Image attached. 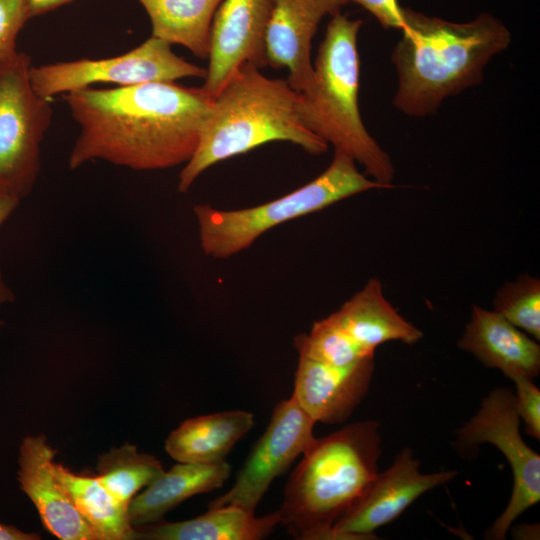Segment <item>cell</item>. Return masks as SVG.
<instances>
[{"mask_svg":"<svg viewBox=\"0 0 540 540\" xmlns=\"http://www.w3.org/2000/svg\"><path fill=\"white\" fill-rule=\"evenodd\" d=\"M457 471L424 474L409 448L375 475L363 495L332 529V539H374V531L394 521L427 491L449 482Z\"/></svg>","mask_w":540,"mask_h":540,"instance_id":"11","label":"cell"},{"mask_svg":"<svg viewBox=\"0 0 540 540\" xmlns=\"http://www.w3.org/2000/svg\"><path fill=\"white\" fill-rule=\"evenodd\" d=\"M360 19L341 12L331 16L313 64L311 87L299 93L297 112L306 129L363 166L376 182L393 187L389 155L369 134L361 118L358 94Z\"/></svg>","mask_w":540,"mask_h":540,"instance_id":"5","label":"cell"},{"mask_svg":"<svg viewBox=\"0 0 540 540\" xmlns=\"http://www.w3.org/2000/svg\"><path fill=\"white\" fill-rule=\"evenodd\" d=\"M349 2L362 6L383 28L402 30L404 27L403 8L398 0H349Z\"/></svg>","mask_w":540,"mask_h":540,"instance_id":"28","label":"cell"},{"mask_svg":"<svg viewBox=\"0 0 540 540\" xmlns=\"http://www.w3.org/2000/svg\"><path fill=\"white\" fill-rule=\"evenodd\" d=\"M315 423L293 396L281 401L231 489L212 500L208 508L235 505L255 513L273 480L287 470L315 440Z\"/></svg>","mask_w":540,"mask_h":540,"instance_id":"10","label":"cell"},{"mask_svg":"<svg viewBox=\"0 0 540 540\" xmlns=\"http://www.w3.org/2000/svg\"><path fill=\"white\" fill-rule=\"evenodd\" d=\"M379 422L367 420L315 438L285 487L280 524L300 540H330L336 522L378 473Z\"/></svg>","mask_w":540,"mask_h":540,"instance_id":"4","label":"cell"},{"mask_svg":"<svg viewBox=\"0 0 540 540\" xmlns=\"http://www.w3.org/2000/svg\"><path fill=\"white\" fill-rule=\"evenodd\" d=\"M458 346L511 380H534L540 373L539 344L494 310L473 306Z\"/></svg>","mask_w":540,"mask_h":540,"instance_id":"16","label":"cell"},{"mask_svg":"<svg viewBox=\"0 0 540 540\" xmlns=\"http://www.w3.org/2000/svg\"><path fill=\"white\" fill-rule=\"evenodd\" d=\"M73 0H28L31 18L53 11Z\"/></svg>","mask_w":540,"mask_h":540,"instance_id":"30","label":"cell"},{"mask_svg":"<svg viewBox=\"0 0 540 540\" xmlns=\"http://www.w3.org/2000/svg\"><path fill=\"white\" fill-rule=\"evenodd\" d=\"M56 450L44 435L26 436L19 448L17 480L50 533L62 540H101L56 480L51 463Z\"/></svg>","mask_w":540,"mask_h":540,"instance_id":"15","label":"cell"},{"mask_svg":"<svg viewBox=\"0 0 540 540\" xmlns=\"http://www.w3.org/2000/svg\"><path fill=\"white\" fill-rule=\"evenodd\" d=\"M30 19L28 0H0V63L18 53V35Z\"/></svg>","mask_w":540,"mask_h":540,"instance_id":"26","label":"cell"},{"mask_svg":"<svg viewBox=\"0 0 540 540\" xmlns=\"http://www.w3.org/2000/svg\"><path fill=\"white\" fill-rule=\"evenodd\" d=\"M152 26V37L181 45L208 59L213 17L222 0H137Z\"/></svg>","mask_w":540,"mask_h":540,"instance_id":"21","label":"cell"},{"mask_svg":"<svg viewBox=\"0 0 540 540\" xmlns=\"http://www.w3.org/2000/svg\"><path fill=\"white\" fill-rule=\"evenodd\" d=\"M403 15L391 57L398 78L393 105L410 117L433 115L447 97L480 84L486 65L511 42L504 23L489 13L465 23L410 8Z\"/></svg>","mask_w":540,"mask_h":540,"instance_id":"2","label":"cell"},{"mask_svg":"<svg viewBox=\"0 0 540 540\" xmlns=\"http://www.w3.org/2000/svg\"><path fill=\"white\" fill-rule=\"evenodd\" d=\"M331 315L356 343L372 353L389 341L414 344L423 337V333L388 302L378 278L370 279Z\"/></svg>","mask_w":540,"mask_h":540,"instance_id":"18","label":"cell"},{"mask_svg":"<svg viewBox=\"0 0 540 540\" xmlns=\"http://www.w3.org/2000/svg\"><path fill=\"white\" fill-rule=\"evenodd\" d=\"M349 0H273L266 33L267 66L287 68V81L297 92L307 91L314 79L311 45L325 16L341 12Z\"/></svg>","mask_w":540,"mask_h":540,"instance_id":"13","label":"cell"},{"mask_svg":"<svg viewBox=\"0 0 540 540\" xmlns=\"http://www.w3.org/2000/svg\"><path fill=\"white\" fill-rule=\"evenodd\" d=\"M519 426L515 393L499 387L482 400L477 413L456 433V446L463 453L490 443L502 452L512 470L510 500L486 530V539H505L512 523L540 500V456L524 442Z\"/></svg>","mask_w":540,"mask_h":540,"instance_id":"8","label":"cell"},{"mask_svg":"<svg viewBox=\"0 0 540 540\" xmlns=\"http://www.w3.org/2000/svg\"><path fill=\"white\" fill-rule=\"evenodd\" d=\"M63 98L79 126L70 170L96 160L138 171L185 164L198 146L213 101L202 87L175 82L87 87Z\"/></svg>","mask_w":540,"mask_h":540,"instance_id":"1","label":"cell"},{"mask_svg":"<svg viewBox=\"0 0 540 540\" xmlns=\"http://www.w3.org/2000/svg\"><path fill=\"white\" fill-rule=\"evenodd\" d=\"M374 356L336 366L299 356L293 398L315 421H346L368 392Z\"/></svg>","mask_w":540,"mask_h":540,"instance_id":"14","label":"cell"},{"mask_svg":"<svg viewBox=\"0 0 540 540\" xmlns=\"http://www.w3.org/2000/svg\"><path fill=\"white\" fill-rule=\"evenodd\" d=\"M294 347L299 356L336 366L347 365L375 354L356 343L332 315L316 321L308 334L297 335Z\"/></svg>","mask_w":540,"mask_h":540,"instance_id":"24","label":"cell"},{"mask_svg":"<svg viewBox=\"0 0 540 540\" xmlns=\"http://www.w3.org/2000/svg\"><path fill=\"white\" fill-rule=\"evenodd\" d=\"M372 189H389L361 173L354 159L334 152L319 176L298 189L261 205L219 210L197 204L193 212L198 225L200 246L205 255L229 258L249 248L268 230Z\"/></svg>","mask_w":540,"mask_h":540,"instance_id":"6","label":"cell"},{"mask_svg":"<svg viewBox=\"0 0 540 540\" xmlns=\"http://www.w3.org/2000/svg\"><path fill=\"white\" fill-rule=\"evenodd\" d=\"M31 67L22 51L0 63V188L20 200L38 180L41 144L53 114L51 100L32 86Z\"/></svg>","mask_w":540,"mask_h":540,"instance_id":"7","label":"cell"},{"mask_svg":"<svg viewBox=\"0 0 540 540\" xmlns=\"http://www.w3.org/2000/svg\"><path fill=\"white\" fill-rule=\"evenodd\" d=\"M253 425V414L244 410L189 418L170 433L165 450L182 463L222 461Z\"/></svg>","mask_w":540,"mask_h":540,"instance_id":"20","label":"cell"},{"mask_svg":"<svg viewBox=\"0 0 540 540\" xmlns=\"http://www.w3.org/2000/svg\"><path fill=\"white\" fill-rule=\"evenodd\" d=\"M516 386L515 400L519 418L531 437L540 439V390L528 378L513 380Z\"/></svg>","mask_w":540,"mask_h":540,"instance_id":"27","label":"cell"},{"mask_svg":"<svg viewBox=\"0 0 540 540\" xmlns=\"http://www.w3.org/2000/svg\"><path fill=\"white\" fill-rule=\"evenodd\" d=\"M52 472L71 502L96 530L101 540H131L127 507L120 503L96 476L78 475L52 461Z\"/></svg>","mask_w":540,"mask_h":540,"instance_id":"22","label":"cell"},{"mask_svg":"<svg viewBox=\"0 0 540 540\" xmlns=\"http://www.w3.org/2000/svg\"><path fill=\"white\" fill-rule=\"evenodd\" d=\"M205 76L206 68L186 61L170 44L152 36L119 56L61 61L30 69L35 92L49 100L99 83L126 87Z\"/></svg>","mask_w":540,"mask_h":540,"instance_id":"9","label":"cell"},{"mask_svg":"<svg viewBox=\"0 0 540 540\" xmlns=\"http://www.w3.org/2000/svg\"><path fill=\"white\" fill-rule=\"evenodd\" d=\"M193 519L158 521L134 527L133 539L148 540H259L280 524L277 511L263 517L239 506L225 505Z\"/></svg>","mask_w":540,"mask_h":540,"instance_id":"19","label":"cell"},{"mask_svg":"<svg viewBox=\"0 0 540 540\" xmlns=\"http://www.w3.org/2000/svg\"><path fill=\"white\" fill-rule=\"evenodd\" d=\"M273 0H222L213 17L202 88L214 98L245 63L267 66L266 33Z\"/></svg>","mask_w":540,"mask_h":540,"instance_id":"12","label":"cell"},{"mask_svg":"<svg viewBox=\"0 0 540 540\" xmlns=\"http://www.w3.org/2000/svg\"><path fill=\"white\" fill-rule=\"evenodd\" d=\"M298 97L287 80L271 79L260 68L243 64L213 98L198 146L179 174L178 191L187 192L218 162L265 143L286 141L310 154L324 153L328 144L299 118Z\"/></svg>","mask_w":540,"mask_h":540,"instance_id":"3","label":"cell"},{"mask_svg":"<svg viewBox=\"0 0 540 540\" xmlns=\"http://www.w3.org/2000/svg\"><path fill=\"white\" fill-rule=\"evenodd\" d=\"M494 311L533 339L540 340V280L529 275L507 282L496 293Z\"/></svg>","mask_w":540,"mask_h":540,"instance_id":"25","label":"cell"},{"mask_svg":"<svg viewBox=\"0 0 540 540\" xmlns=\"http://www.w3.org/2000/svg\"><path fill=\"white\" fill-rule=\"evenodd\" d=\"M231 466L225 460L213 463H182L163 472L128 504L132 527L161 521L184 500L220 488L227 481Z\"/></svg>","mask_w":540,"mask_h":540,"instance_id":"17","label":"cell"},{"mask_svg":"<svg viewBox=\"0 0 540 540\" xmlns=\"http://www.w3.org/2000/svg\"><path fill=\"white\" fill-rule=\"evenodd\" d=\"M20 199L9 191L0 188V228L20 204Z\"/></svg>","mask_w":540,"mask_h":540,"instance_id":"29","label":"cell"},{"mask_svg":"<svg viewBox=\"0 0 540 540\" xmlns=\"http://www.w3.org/2000/svg\"><path fill=\"white\" fill-rule=\"evenodd\" d=\"M40 539L38 534L27 533L19 528L0 523V540H36Z\"/></svg>","mask_w":540,"mask_h":540,"instance_id":"31","label":"cell"},{"mask_svg":"<svg viewBox=\"0 0 540 540\" xmlns=\"http://www.w3.org/2000/svg\"><path fill=\"white\" fill-rule=\"evenodd\" d=\"M14 298V292L5 280L3 272L0 268V307L6 303L12 302ZM2 326L3 321L0 319V329Z\"/></svg>","mask_w":540,"mask_h":540,"instance_id":"32","label":"cell"},{"mask_svg":"<svg viewBox=\"0 0 540 540\" xmlns=\"http://www.w3.org/2000/svg\"><path fill=\"white\" fill-rule=\"evenodd\" d=\"M96 469V477L101 484L126 507L140 489L147 487L164 472L157 458L138 452L130 444L101 455Z\"/></svg>","mask_w":540,"mask_h":540,"instance_id":"23","label":"cell"}]
</instances>
